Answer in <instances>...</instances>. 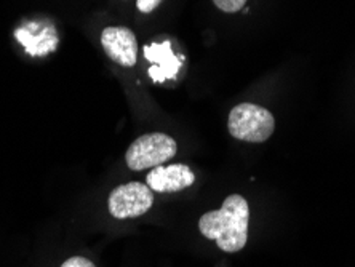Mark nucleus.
I'll return each mask as SVG.
<instances>
[{
	"instance_id": "nucleus-1",
	"label": "nucleus",
	"mask_w": 355,
	"mask_h": 267,
	"mask_svg": "<svg viewBox=\"0 0 355 267\" xmlns=\"http://www.w3.org/2000/svg\"><path fill=\"white\" fill-rule=\"evenodd\" d=\"M250 207L239 193L226 197L223 207L203 214L198 229L203 237L215 240L218 248L226 253H236L247 245Z\"/></svg>"
},
{
	"instance_id": "nucleus-2",
	"label": "nucleus",
	"mask_w": 355,
	"mask_h": 267,
	"mask_svg": "<svg viewBox=\"0 0 355 267\" xmlns=\"http://www.w3.org/2000/svg\"><path fill=\"white\" fill-rule=\"evenodd\" d=\"M229 135L245 143H264L272 136L275 119L268 109L253 103L239 104L229 112Z\"/></svg>"
},
{
	"instance_id": "nucleus-3",
	"label": "nucleus",
	"mask_w": 355,
	"mask_h": 267,
	"mask_svg": "<svg viewBox=\"0 0 355 267\" xmlns=\"http://www.w3.org/2000/svg\"><path fill=\"white\" fill-rule=\"evenodd\" d=\"M178 144L171 136L165 133H148L135 139L125 154L128 169L143 171L164 165L176 155Z\"/></svg>"
},
{
	"instance_id": "nucleus-4",
	"label": "nucleus",
	"mask_w": 355,
	"mask_h": 267,
	"mask_svg": "<svg viewBox=\"0 0 355 267\" xmlns=\"http://www.w3.org/2000/svg\"><path fill=\"white\" fill-rule=\"evenodd\" d=\"M154 203L153 191L148 184L143 182H127V184L117 186L111 192L107 200L109 213L117 219L138 218L141 214L148 213Z\"/></svg>"
},
{
	"instance_id": "nucleus-5",
	"label": "nucleus",
	"mask_w": 355,
	"mask_h": 267,
	"mask_svg": "<svg viewBox=\"0 0 355 267\" xmlns=\"http://www.w3.org/2000/svg\"><path fill=\"white\" fill-rule=\"evenodd\" d=\"M101 45L114 62L133 67L138 61V40L132 29L125 26H109L101 33Z\"/></svg>"
},
{
	"instance_id": "nucleus-6",
	"label": "nucleus",
	"mask_w": 355,
	"mask_h": 267,
	"mask_svg": "<svg viewBox=\"0 0 355 267\" xmlns=\"http://www.w3.org/2000/svg\"><path fill=\"white\" fill-rule=\"evenodd\" d=\"M148 186L155 192H178L194 184L196 176L187 165H159L148 175Z\"/></svg>"
},
{
	"instance_id": "nucleus-7",
	"label": "nucleus",
	"mask_w": 355,
	"mask_h": 267,
	"mask_svg": "<svg viewBox=\"0 0 355 267\" xmlns=\"http://www.w3.org/2000/svg\"><path fill=\"white\" fill-rule=\"evenodd\" d=\"M146 56H148L149 61H154V62H160L162 66H165V72H166V78H171L175 74L176 71L180 69V62L175 60V56H170L164 60L165 55L170 53V45L168 44H162L157 45L154 44L153 46H146Z\"/></svg>"
},
{
	"instance_id": "nucleus-8",
	"label": "nucleus",
	"mask_w": 355,
	"mask_h": 267,
	"mask_svg": "<svg viewBox=\"0 0 355 267\" xmlns=\"http://www.w3.org/2000/svg\"><path fill=\"white\" fill-rule=\"evenodd\" d=\"M213 3L224 13H237L245 7L247 0H213Z\"/></svg>"
},
{
	"instance_id": "nucleus-9",
	"label": "nucleus",
	"mask_w": 355,
	"mask_h": 267,
	"mask_svg": "<svg viewBox=\"0 0 355 267\" xmlns=\"http://www.w3.org/2000/svg\"><path fill=\"white\" fill-rule=\"evenodd\" d=\"M61 267H96L90 259L83 258V256H72V258L66 259Z\"/></svg>"
},
{
	"instance_id": "nucleus-10",
	"label": "nucleus",
	"mask_w": 355,
	"mask_h": 267,
	"mask_svg": "<svg viewBox=\"0 0 355 267\" xmlns=\"http://www.w3.org/2000/svg\"><path fill=\"white\" fill-rule=\"evenodd\" d=\"M162 0H137V7L141 13H153L159 7Z\"/></svg>"
}]
</instances>
